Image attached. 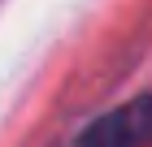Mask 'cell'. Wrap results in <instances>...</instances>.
<instances>
[{
    "label": "cell",
    "mask_w": 152,
    "mask_h": 147,
    "mask_svg": "<svg viewBox=\"0 0 152 147\" xmlns=\"http://www.w3.org/2000/svg\"><path fill=\"white\" fill-rule=\"evenodd\" d=\"M152 138V95L91 121L74 147H143Z\"/></svg>",
    "instance_id": "1"
}]
</instances>
